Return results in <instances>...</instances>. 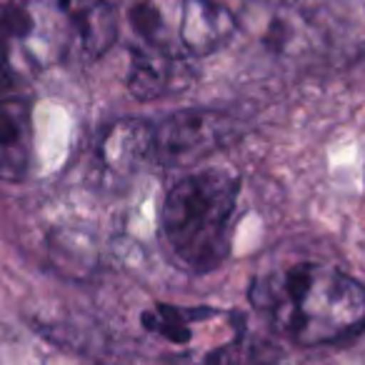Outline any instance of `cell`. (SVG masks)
Instances as JSON below:
<instances>
[{
	"mask_svg": "<svg viewBox=\"0 0 365 365\" xmlns=\"http://www.w3.org/2000/svg\"><path fill=\"white\" fill-rule=\"evenodd\" d=\"M0 28L13 66L16 53L33 68L51 66L61 61L73 38V21L61 11V6L48 0H26L21 6L0 11Z\"/></svg>",
	"mask_w": 365,
	"mask_h": 365,
	"instance_id": "5b68a950",
	"label": "cell"
},
{
	"mask_svg": "<svg viewBox=\"0 0 365 365\" xmlns=\"http://www.w3.org/2000/svg\"><path fill=\"white\" fill-rule=\"evenodd\" d=\"M13 71H16V66L11 61V51H8L6 36H3V28H0V93L13 83Z\"/></svg>",
	"mask_w": 365,
	"mask_h": 365,
	"instance_id": "8fae6325",
	"label": "cell"
},
{
	"mask_svg": "<svg viewBox=\"0 0 365 365\" xmlns=\"http://www.w3.org/2000/svg\"><path fill=\"white\" fill-rule=\"evenodd\" d=\"M143 328L165 343L185 348L208 360H218L235 348L243 335L238 313L218 310L210 305H155L140 315Z\"/></svg>",
	"mask_w": 365,
	"mask_h": 365,
	"instance_id": "277c9868",
	"label": "cell"
},
{
	"mask_svg": "<svg viewBox=\"0 0 365 365\" xmlns=\"http://www.w3.org/2000/svg\"><path fill=\"white\" fill-rule=\"evenodd\" d=\"M233 123L223 113H175L155 128V160H193L233 135Z\"/></svg>",
	"mask_w": 365,
	"mask_h": 365,
	"instance_id": "8992f818",
	"label": "cell"
},
{
	"mask_svg": "<svg viewBox=\"0 0 365 365\" xmlns=\"http://www.w3.org/2000/svg\"><path fill=\"white\" fill-rule=\"evenodd\" d=\"M33 120L31 106L18 98H0V178L23 180L31 168Z\"/></svg>",
	"mask_w": 365,
	"mask_h": 365,
	"instance_id": "ba28073f",
	"label": "cell"
},
{
	"mask_svg": "<svg viewBox=\"0 0 365 365\" xmlns=\"http://www.w3.org/2000/svg\"><path fill=\"white\" fill-rule=\"evenodd\" d=\"M248 298L283 338L303 348L343 343L365 330V285L315 260L260 270Z\"/></svg>",
	"mask_w": 365,
	"mask_h": 365,
	"instance_id": "6da1fadb",
	"label": "cell"
},
{
	"mask_svg": "<svg viewBox=\"0 0 365 365\" xmlns=\"http://www.w3.org/2000/svg\"><path fill=\"white\" fill-rule=\"evenodd\" d=\"M71 21L73 38L78 41L81 51L91 58L110 51L118 38V13L106 0H96L91 6L81 8Z\"/></svg>",
	"mask_w": 365,
	"mask_h": 365,
	"instance_id": "30bf717a",
	"label": "cell"
},
{
	"mask_svg": "<svg viewBox=\"0 0 365 365\" xmlns=\"http://www.w3.org/2000/svg\"><path fill=\"white\" fill-rule=\"evenodd\" d=\"M130 26L145 43V51L193 61L220 51L238 23L215 0H135Z\"/></svg>",
	"mask_w": 365,
	"mask_h": 365,
	"instance_id": "3957f363",
	"label": "cell"
},
{
	"mask_svg": "<svg viewBox=\"0 0 365 365\" xmlns=\"http://www.w3.org/2000/svg\"><path fill=\"white\" fill-rule=\"evenodd\" d=\"M238 195L240 178L228 168L188 173L168 190L160 210L163 238L185 270L208 273L223 265Z\"/></svg>",
	"mask_w": 365,
	"mask_h": 365,
	"instance_id": "7a4b0ae2",
	"label": "cell"
},
{
	"mask_svg": "<svg viewBox=\"0 0 365 365\" xmlns=\"http://www.w3.org/2000/svg\"><path fill=\"white\" fill-rule=\"evenodd\" d=\"M185 63L188 61H175L153 51L135 53L128 73V88L138 101H155L185 86Z\"/></svg>",
	"mask_w": 365,
	"mask_h": 365,
	"instance_id": "9c48e42d",
	"label": "cell"
},
{
	"mask_svg": "<svg viewBox=\"0 0 365 365\" xmlns=\"http://www.w3.org/2000/svg\"><path fill=\"white\" fill-rule=\"evenodd\" d=\"M96 153L108 175L130 178L145 163L155 160V125L138 118L113 123L101 135Z\"/></svg>",
	"mask_w": 365,
	"mask_h": 365,
	"instance_id": "52a82bcc",
	"label": "cell"
}]
</instances>
